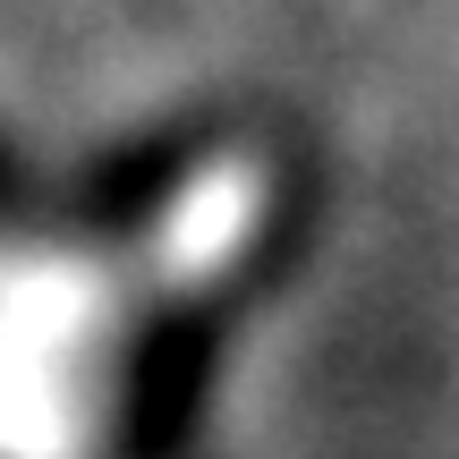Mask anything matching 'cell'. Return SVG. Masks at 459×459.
Listing matches in <instances>:
<instances>
[{
  "instance_id": "cell-1",
  "label": "cell",
  "mask_w": 459,
  "mask_h": 459,
  "mask_svg": "<svg viewBox=\"0 0 459 459\" xmlns=\"http://www.w3.org/2000/svg\"><path fill=\"white\" fill-rule=\"evenodd\" d=\"M264 179L213 162L136 238L0 247V459H94L128 392V358L247 255Z\"/></svg>"
}]
</instances>
